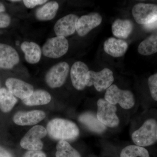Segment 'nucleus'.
I'll list each match as a JSON object with an SVG mask.
<instances>
[{
  "label": "nucleus",
  "mask_w": 157,
  "mask_h": 157,
  "mask_svg": "<svg viewBox=\"0 0 157 157\" xmlns=\"http://www.w3.org/2000/svg\"><path fill=\"white\" fill-rule=\"evenodd\" d=\"M47 133L52 139L60 140H72L79 136V130L72 121L61 118H55L47 125Z\"/></svg>",
  "instance_id": "nucleus-1"
},
{
  "label": "nucleus",
  "mask_w": 157,
  "mask_h": 157,
  "mask_svg": "<svg viewBox=\"0 0 157 157\" xmlns=\"http://www.w3.org/2000/svg\"><path fill=\"white\" fill-rule=\"evenodd\" d=\"M157 122L154 119H149L139 129L133 132L132 140L136 145L142 147L150 146L157 141Z\"/></svg>",
  "instance_id": "nucleus-2"
},
{
  "label": "nucleus",
  "mask_w": 157,
  "mask_h": 157,
  "mask_svg": "<svg viewBox=\"0 0 157 157\" xmlns=\"http://www.w3.org/2000/svg\"><path fill=\"white\" fill-rule=\"evenodd\" d=\"M104 99L110 104L116 105L119 104L124 109H131L135 103V97L132 92L122 90L117 86L113 84L106 90Z\"/></svg>",
  "instance_id": "nucleus-3"
},
{
  "label": "nucleus",
  "mask_w": 157,
  "mask_h": 157,
  "mask_svg": "<svg viewBox=\"0 0 157 157\" xmlns=\"http://www.w3.org/2000/svg\"><path fill=\"white\" fill-rule=\"evenodd\" d=\"M97 105L98 110L96 115L98 120L106 127H117L119 124L120 120L116 113V106L110 104L103 98L98 100Z\"/></svg>",
  "instance_id": "nucleus-4"
},
{
  "label": "nucleus",
  "mask_w": 157,
  "mask_h": 157,
  "mask_svg": "<svg viewBox=\"0 0 157 157\" xmlns=\"http://www.w3.org/2000/svg\"><path fill=\"white\" fill-rule=\"evenodd\" d=\"M113 81V73L108 68H104L98 72L91 70L86 76V86L94 85L97 91L102 92L110 87Z\"/></svg>",
  "instance_id": "nucleus-5"
},
{
  "label": "nucleus",
  "mask_w": 157,
  "mask_h": 157,
  "mask_svg": "<svg viewBox=\"0 0 157 157\" xmlns=\"http://www.w3.org/2000/svg\"><path fill=\"white\" fill-rule=\"evenodd\" d=\"M47 134V130L44 127L39 125L35 126L23 137L21 140V146L29 151H40L43 146L42 139Z\"/></svg>",
  "instance_id": "nucleus-6"
},
{
  "label": "nucleus",
  "mask_w": 157,
  "mask_h": 157,
  "mask_svg": "<svg viewBox=\"0 0 157 157\" xmlns=\"http://www.w3.org/2000/svg\"><path fill=\"white\" fill-rule=\"evenodd\" d=\"M69 46V42L65 37H53L48 39L43 45L42 52L47 57L58 58L67 53Z\"/></svg>",
  "instance_id": "nucleus-7"
},
{
  "label": "nucleus",
  "mask_w": 157,
  "mask_h": 157,
  "mask_svg": "<svg viewBox=\"0 0 157 157\" xmlns=\"http://www.w3.org/2000/svg\"><path fill=\"white\" fill-rule=\"evenodd\" d=\"M69 70V65L66 62H60L55 65L46 73V83L52 88L61 87L67 79Z\"/></svg>",
  "instance_id": "nucleus-8"
},
{
  "label": "nucleus",
  "mask_w": 157,
  "mask_h": 157,
  "mask_svg": "<svg viewBox=\"0 0 157 157\" xmlns=\"http://www.w3.org/2000/svg\"><path fill=\"white\" fill-rule=\"evenodd\" d=\"M135 21L139 24H148L157 20V5L138 3L132 10Z\"/></svg>",
  "instance_id": "nucleus-9"
},
{
  "label": "nucleus",
  "mask_w": 157,
  "mask_h": 157,
  "mask_svg": "<svg viewBox=\"0 0 157 157\" xmlns=\"http://www.w3.org/2000/svg\"><path fill=\"white\" fill-rule=\"evenodd\" d=\"M102 17L99 13L93 12L83 15L78 18L76 24V31L80 36H84L101 23Z\"/></svg>",
  "instance_id": "nucleus-10"
},
{
  "label": "nucleus",
  "mask_w": 157,
  "mask_h": 157,
  "mask_svg": "<svg viewBox=\"0 0 157 157\" xmlns=\"http://www.w3.org/2000/svg\"><path fill=\"white\" fill-rule=\"evenodd\" d=\"M6 85L13 95L22 101L29 98L34 91L33 86L32 85L17 78H8L6 80Z\"/></svg>",
  "instance_id": "nucleus-11"
},
{
  "label": "nucleus",
  "mask_w": 157,
  "mask_h": 157,
  "mask_svg": "<svg viewBox=\"0 0 157 157\" xmlns=\"http://www.w3.org/2000/svg\"><path fill=\"white\" fill-rule=\"evenodd\" d=\"M78 18L77 15L70 14L58 20L54 27V31L57 36L65 37L74 34Z\"/></svg>",
  "instance_id": "nucleus-12"
},
{
  "label": "nucleus",
  "mask_w": 157,
  "mask_h": 157,
  "mask_svg": "<svg viewBox=\"0 0 157 157\" xmlns=\"http://www.w3.org/2000/svg\"><path fill=\"white\" fill-rule=\"evenodd\" d=\"M89 71L87 65L83 62H75L70 70V77L73 86L78 90L84 89L86 86V78Z\"/></svg>",
  "instance_id": "nucleus-13"
},
{
  "label": "nucleus",
  "mask_w": 157,
  "mask_h": 157,
  "mask_svg": "<svg viewBox=\"0 0 157 157\" xmlns=\"http://www.w3.org/2000/svg\"><path fill=\"white\" fill-rule=\"evenodd\" d=\"M45 113L42 110H34L28 112L19 111L13 117L14 123L20 126H29L36 124L43 120Z\"/></svg>",
  "instance_id": "nucleus-14"
},
{
  "label": "nucleus",
  "mask_w": 157,
  "mask_h": 157,
  "mask_svg": "<svg viewBox=\"0 0 157 157\" xmlns=\"http://www.w3.org/2000/svg\"><path fill=\"white\" fill-rule=\"evenodd\" d=\"M19 62V56L14 48L0 43V68L11 69Z\"/></svg>",
  "instance_id": "nucleus-15"
},
{
  "label": "nucleus",
  "mask_w": 157,
  "mask_h": 157,
  "mask_svg": "<svg viewBox=\"0 0 157 157\" xmlns=\"http://www.w3.org/2000/svg\"><path fill=\"white\" fill-rule=\"evenodd\" d=\"M128 45L122 39L109 38L107 39L104 45V51L113 57L123 56L127 52Z\"/></svg>",
  "instance_id": "nucleus-16"
},
{
  "label": "nucleus",
  "mask_w": 157,
  "mask_h": 157,
  "mask_svg": "<svg viewBox=\"0 0 157 157\" xmlns=\"http://www.w3.org/2000/svg\"><path fill=\"white\" fill-rule=\"evenodd\" d=\"M21 48L25 54V57L28 63L36 64L40 61L42 51L36 43L25 41L21 44Z\"/></svg>",
  "instance_id": "nucleus-17"
},
{
  "label": "nucleus",
  "mask_w": 157,
  "mask_h": 157,
  "mask_svg": "<svg viewBox=\"0 0 157 157\" xmlns=\"http://www.w3.org/2000/svg\"><path fill=\"white\" fill-rule=\"evenodd\" d=\"M133 29V23L128 19L116 20L112 25L113 33L120 39H127L132 33Z\"/></svg>",
  "instance_id": "nucleus-18"
},
{
  "label": "nucleus",
  "mask_w": 157,
  "mask_h": 157,
  "mask_svg": "<svg viewBox=\"0 0 157 157\" xmlns=\"http://www.w3.org/2000/svg\"><path fill=\"white\" fill-rule=\"evenodd\" d=\"M78 120L95 133H102L107 129V127L98 120L97 115L92 113L86 112L81 114L78 117Z\"/></svg>",
  "instance_id": "nucleus-19"
},
{
  "label": "nucleus",
  "mask_w": 157,
  "mask_h": 157,
  "mask_svg": "<svg viewBox=\"0 0 157 157\" xmlns=\"http://www.w3.org/2000/svg\"><path fill=\"white\" fill-rule=\"evenodd\" d=\"M51 100V96L48 92L38 90L34 91L29 98L22 100V102L27 106H38L48 104Z\"/></svg>",
  "instance_id": "nucleus-20"
},
{
  "label": "nucleus",
  "mask_w": 157,
  "mask_h": 157,
  "mask_svg": "<svg viewBox=\"0 0 157 157\" xmlns=\"http://www.w3.org/2000/svg\"><path fill=\"white\" fill-rule=\"evenodd\" d=\"M59 8L58 3L56 2H48L37 9L36 17L37 19L42 21L51 20L55 17Z\"/></svg>",
  "instance_id": "nucleus-21"
},
{
  "label": "nucleus",
  "mask_w": 157,
  "mask_h": 157,
  "mask_svg": "<svg viewBox=\"0 0 157 157\" xmlns=\"http://www.w3.org/2000/svg\"><path fill=\"white\" fill-rule=\"evenodd\" d=\"M137 50L143 56L151 55L157 52V29L140 43Z\"/></svg>",
  "instance_id": "nucleus-22"
},
{
  "label": "nucleus",
  "mask_w": 157,
  "mask_h": 157,
  "mask_svg": "<svg viewBox=\"0 0 157 157\" xmlns=\"http://www.w3.org/2000/svg\"><path fill=\"white\" fill-rule=\"evenodd\" d=\"M15 96L5 88L0 89V109L4 113L11 111L17 102Z\"/></svg>",
  "instance_id": "nucleus-23"
},
{
  "label": "nucleus",
  "mask_w": 157,
  "mask_h": 157,
  "mask_svg": "<svg viewBox=\"0 0 157 157\" xmlns=\"http://www.w3.org/2000/svg\"><path fill=\"white\" fill-rule=\"evenodd\" d=\"M56 157H81L80 154L64 140H60L56 145Z\"/></svg>",
  "instance_id": "nucleus-24"
},
{
  "label": "nucleus",
  "mask_w": 157,
  "mask_h": 157,
  "mask_svg": "<svg viewBox=\"0 0 157 157\" xmlns=\"http://www.w3.org/2000/svg\"><path fill=\"white\" fill-rule=\"evenodd\" d=\"M121 157H150L147 150L136 145H129L122 150Z\"/></svg>",
  "instance_id": "nucleus-25"
},
{
  "label": "nucleus",
  "mask_w": 157,
  "mask_h": 157,
  "mask_svg": "<svg viewBox=\"0 0 157 157\" xmlns=\"http://www.w3.org/2000/svg\"><path fill=\"white\" fill-rule=\"evenodd\" d=\"M147 83L152 98L157 101V73L149 77Z\"/></svg>",
  "instance_id": "nucleus-26"
},
{
  "label": "nucleus",
  "mask_w": 157,
  "mask_h": 157,
  "mask_svg": "<svg viewBox=\"0 0 157 157\" xmlns=\"http://www.w3.org/2000/svg\"><path fill=\"white\" fill-rule=\"evenodd\" d=\"M11 22V17L7 14L0 13V28H5L9 26Z\"/></svg>",
  "instance_id": "nucleus-27"
},
{
  "label": "nucleus",
  "mask_w": 157,
  "mask_h": 157,
  "mask_svg": "<svg viewBox=\"0 0 157 157\" xmlns=\"http://www.w3.org/2000/svg\"><path fill=\"white\" fill-rule=\"evenodd\" d=\"M25 6L29 9H33L38 5H42L46 3V0H24L23 1Z\"/></svg>",
  "instance_id": "nucleus-28"
},
{
  "label": "nucleus",
  "mask_w": 157,
  "mask_h": 157,
  "mask_svg": "<svg viewBox=\"0 0 157 157\" xmlns=\"http://www.w3.org/2000/svg\"><path fill=\"white\" fill-rule=\"evenodd\" d=\"M23 157H46V155L41 151L30 150L26 152Z\"/></svg>",
  "instance_id": "nucleus-29"
},
{
  "label": "nucleus",
  "mask_w": 157,
  "mask_h": 157,
  "mask_svg": "<svg viewBox=\"0 0 157 157\" xmlns=\"http://www.w3.org/2000/svg\"><path fill=\"white\" fill-rule=\"evenodd\" d=\"M143 28L147 31H150L156 30L157 29V20L154 22L143 25Z\"/></svg>",
  "instance_id": "nucleus-30"
},
{
  "label": "nucleus",
  "mask_w": 157,
  "mask_h": 157,
  "mask_svg": "<svg viewBox=\"0 0 157 157\" xmlns=\"http://www.w3.org/2000/svg\"><path fill=\"white\" fill-rule=\"evenodd\" d=\"M0 157H12L9 152L0 147Z\"/></svg>",
  "instance_id": "nucleus-31"
},
{
  "label": "nucleus",
  "mask_w": 157,
  "mask_h": 157,
  "mask_svg": "<svg viewBox=\"0 0 157 157\" xmlns=\"http://www.w3.org/2000/svg\"><path fill=\"white\" fill-rule=\"evenodd\" d=\"M6 10V8H5V6L1 2H0V13H2V12H4Z\"/></svg>",
  "instance_id": "nucleus-32"
},
{
  "label": "nucleus",
  "mask_w": 157,
  "mask_h": 157,
  "mask_svg": "<svg viewBox=\"0 0 157 157\" xmlns=\"http://www.w3.org/2000/svg\"><path fill=\"white\" fill-rule=\"evenodd\" d=\"M11 2H20V1H11Z\"/></svg>",
  "instance_id": "nucleus-33"
},
{
  "label": "nucleus",
  "mask_w": 157,
  "mask_h": 157,
  "mask_svg": "<svg viewBox=\"0 0 157 157\" xmlns=\"http://www.w3.org/2000/svg\"><path fill=\"white\" fill-rule=\"evenodd\" d=\"M156 138H157V131H156Z\"/></svg>",
  "instance_id": "nucleus-34"
}]
</instances>
